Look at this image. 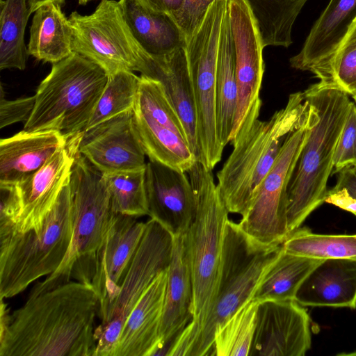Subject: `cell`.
Instances as JSON below:
<instances>
[{
    "instance_id": "6da1fadb",
    "label": "cell",
    "mask_w": 356,
    "mask_h": 356,
    "mask_svg": "<svg viewBox=\"0 0 356 356\" xmlns=\"http://www.w3.org/2000/svg\"><path fill=\"white\" fill-rule=\"evenodd\" d=\"M99 305L91 284L70 280L1 307L0 356H94Z\"/></svg>"
},
{
    "instance_id": "7a4b0ae2",
    "label": "cell",
    "mask_w": 356,
    "mask_h": 356,
    "mask_svg": "<svg viewBox=\"0 0 356 356\" xmlns=\"http://www.w3.org/2000/svg\"><path fill=\"white\" fill-rule=\"evenodd\" d=\"M303 92L308 133L287 188L289 234L325 202L335 147L352 103L346 92L319 81Z\"/></svg>"
},
{
    "instance_id": "3957f363",
    "label": "cell",
    "mask_w": 356,
    "mask_h": 356,
    "mask_svg": "<svg viewBox=\"0 0 356 356\" xmlns=\"http://www.w3.org/2000/svg\"><path fill=\"white\" fill-rule=\"evenodd\" d=\"M254 107L229 143L233 150L217 173V187L229 213H244L277 159L286 138L305 121L304 92L289 95L286 106L265 121Z\"/></svg>"
},
{
    "instance_id": "277c9868",
    "label": "cell",
    "mask_w": 356,
    "mask_h": 356,
    "mask_svg": "<svg viewBox=\"0 0 356 356\" xmlns=\"http://www.w3.org/2000/svg\"><path fill=\"white\" fill-rule=\"evenodd\" d=\"M196 198L195 218L185 234L193 284V319L177 339L174 352L181 354L203 324L209 311L219 273L227 211L212 170L195 161L186 172Z\"/></svg>"
},
{
    "instance_id": "5b68a950",
    "label": "cell",
    "mask_w": 356,
    "mask_h": 356,
    "mask_svg": "<svg viewBox=\"0 0 356 356\" xmlns=\"http://www.w3.org/2000/svg\"><path fill=\"white\" fill-rule=\"evenodd\" d=\"M282 250V244L262 243L245 233L238 224L228 219L209 311L181 356L212 355L216 330L252 300L264 273Z\"/></svg>"
},
{
    "instance_id": "8992f818",
    "label": "cell",
    "mask_w": 356,
    "mask_h": 356,
    "mask_svg": "<svg viewBox=\"0 0 356 356\" xmlns=\"http://www.w3.org/2000/svg\"><path fill=\"white\" fill-rule=\"evenodd\" d=\"M69 186L73 226L70 247L60 266L44 280L37 282L29 296L52 289L72 278L92 284L97 253L114 211L102 173L79 150L71 170Z\"/></svg>"
},
{
    "instance_id": "52a82bcc",
    "label": "cell",
    "mask_w": 356,
    "mask_h": 356,
    "mask_svg": "<svg viewBox=\"0 0 356 356\" xmlns=\"http://www.w3.org/2000/svg\"><path fill=\"white\" fill-rule=\"evenodd\" d=\"M69 181L42 225L20 232L0 229V298H13L62 264L72 238Z\"/></svg>"
},
{
    "instance_id": "ba28073f",
    "label": "cell",
    "mask_w": 356,
    "mask_h": 356,
    "mask_svg": "<svg viewBox=\"0 0 356 356\" xmlns=\"http://www.w3.org/2000/svg\"><path fill=\"white\" fill-rule=\"evenodd\" d=\"M108 77L101 67L75 52L53 63L37 89L23 130L58 131L68 138L83 131Z\"/></svg>"
},
{
    "instance_id": "9c48e42d",
    "label": "cell",
    "mask_w": 356,
    "mask_h": 356,
    "mask_svg": "<svg viewBox=\"0 0 356 356\" xmlns=\"http://www.w3.org/2000/svg\"><path fill=\"white\" fill-rule=\"evenodd\" d=\"M227 5L228 0H214L184 46L196 109L198 161L211 170L220 161L223 152L216 129V79Z\"/></svg>"
},
{
    "instance_id": "30bf717a",
    "label": "cell",
    "mask_w": 356,
    "mask_h": 356,
    "mask_svg": "<svg viewBox=\"0 0 356 356\" xmlns=\"http://www.w3.org/2000/svg\"><path fill=\"white\" fill-rule=\"evenodd\" d=\"M173 236L149 218L120 290L111 304L99 312L94 356H113L124 322L154 278L170 264Z\"/></svg>"
},
{
    "instance_id": "8fae6325",
    "label": "cell",
    "mask_w": 356,
    "mask_h": 356,
    "mask_svg": "<svg viewBox=\"0 0 356 356\" xmlns=\"http://www.w3.org/2000/svg\"><path fill=\"white\" fill-rule=\"evenodd\" d=\"M72 50L101 67L108 74L120 71L143 72L149 55L136 41L118 1L102 0L95 11L69 17Z\"/></svg>"
},
{
    "instance_id": "7c38bea8",
    "label": "cell",
    "mask_w": 356,
    "mask_h": 356,
    "mask_svg": "<svg viewBox=\"0 0 356 356\" xmlns=\"http://www.w3.org/2000/svg\"><path fill=\"white\" fill-rule=\"evenodd\" d=\"M133 117L149 160L187 172L197 160L183 124L159 81L140 76Z\"/></svg>"
},
{
    "instance_id": "4fadbf2b",
    "label": "cell",
    "mask_w": 356,
    "mask_h": 356,
    "mask_svg": "<svg viewBox=\"0 0 356 356\" xmlns=\"http://www.w3.org/2000/svg\"><path fill=\"white\" fill-rule=\"evenodd\" d=\"M308 133L304 123L289 134L273 165L241 215L238 225L257 241L281 245L289 236L287 188Z\"/></svg>"
},
{
    "instance_id": "5bb4252c",
    "label": "cell",
    "mask_w": 356,
    "mask_h": 356,
    "mask_svg": "<svg viewBox=\"0 0 356 356\" xmlns=\"http://www.w3.org/2000/svg\"><path fill=\"white\" fill-rule=\"evenodd\" d=\"M227 13L238 84V101L231 140L251 110L262 104L259 93L265 70L263 56L265 46L248 0H228Z\"/></svg>"
},
{
    "instance_id": "9a60e30c",
    "label": "cell",
    "mask_w": 356,
    "mask_h": 356,
    "mask_svg": "<svg viewBox=\"0 0 356 356\" xmlns=\"http://www.w3.org/2000/svg\"><path fill=\"white\" fill-rule=\"evenodd\" d=\"M309 316L295 300L258 302L249 356H304L310 349Z\"/></svg>"
},
{
    "instance_id": "2e32d148",
    "label": "cell",
    "mask_w": 356,
    "mask_h": 356,
    "mask_svg": "<svg viewBox=\"0 0 356 356\" xmlns=\"http://www.w3.org/2000/svg\"><path fill=\"white\" fill-rule=\"evenodd\" d=\"M78 150L104 175L137 171L147 165L133 111L82 131Z\"/></svg>"
},
{
    "instance_id": "e0dca14e",
    "label": "cell",
    "mask_w": 356,
    "mask_h": 356,
    "mask_svg": "<svg viewBox=\"0 0 356 356\" xmlns=\"http://www.w3.org/2000/svg\"><path fill=\"white\" fill-rule=\"evenodd\" d=\"M81 135L70 137L67 145L42 168L14 185L19 211L16 224L10 227L25 232L42 225L69 181Z\"/></svg>"
},
{
    "instance_id": "ac0fdd59",
    "label": "cell",
    "mask_w": 356,
    "mask_h": 356,
    "mask_svg": "<svg viewBox=\"0 0 356 356\" xmlns=\"http://www.w3.org/2000/svg\"><path fill=\"white\" fill-rule=\"evenodd\" d=\"M186 172L149 160L145 188L149 218L173 236L185 234L196 213V198Z\"/></svg>"
},
{
    "instance_id": "d6986e66",
    "label": "cell",
    "mask_w": 356,
    "mask_h": 356,
    "mask_svg": "<svg viewBox=\"0 0 356 356\" xmlns=\"http://www.w3.org/2000/svg\"><path fill=\"white\" fill-rule=\"evenodd\" d=\"M138 218L114 212L97 251L91 284L99 297V312L106 308L117 296L140 242L146 222Z\"/></svg>"
},
{
    "instance_id": "ffe728a7",
    "label": "cell",
    "mask_w": 356,
    "mask_h": 356,
    "mask_svg": "<svg viewBox=\"0 0 356 356\" xmlns=\"http://www.w3.org/2000/svg\"><path fill=\"white\" fill-rule=\"evenodd\" d=\"M355 19L356 0H330L300 52L289 59L290 65L311 72L323 82L332 56Z\"/></svg>"
},
{
    "instance_id": "44dd1931",
    "label": "cell",
    "mask_w": 356,
    "mask_h": 356,
    "mask_svg": "<svg viewBox=\"0 0 356 356\" xmlns=\"http://www.w3.org/2000/svg\"><path fill=\"white\" fill-rule=\"evenodd\" d=\"M173 237L159 346L155 355H168L174 342L193 319V284L185 234Z\"/></svg>"
},
{
    "instance_id": "7402d4cb",
    "label": "cell",
    "mask_w": 356,
    "mask_h": 356,
    "mask_svg": "<svg viewBox=\"0 0 356 356\" xmlns=\"http://www.w3.org/2000/svg\"><path fill=\"white\" fill-rule=\"evenodd\" d=\"M168 268L154 278L127 316L113 356L155 355L159 346Z\"/></svg>"
},
{
    "instance_id": "603a6c76",
    "label": "cell",
    "mask_w": 356,
    "mask_h": 356,
    "mask_svg": "<svg viewBox=\"0 0 356 356\" xmlns=\"http://www.w3.org/2000/svg\"><path fill=\"white\" fill-rule=\"evenodd\" d=\"M58 131H25L0 140V185H16L42 168L67 143Z\"/></svg>"
},
{
    "instance_id": "cb8c5ba5",
    "label": "cell",
    "mask_w": 356,
    "mask_h": 356,
    "mask_svg": "<svg viewBox=\"0 0 356 356\" xmlns=\"http://www.w3.org/2000/svg\"><path fill=\"white\" fill-rule=\"evenodd\" d=\"M184 46L163 56H149L140 75L161 84L183 124L188 145L199 161L196 109Z\"/></svg>"
},
{
    "instance_id": "d4e9b609",
    "label": "cell",
    "mask_w": 356,
    "mask_h": 356,
    "mask_svg": "<svg viewBox=\"0 0 356 356\" xmlns=\"http://www.w3.org/2000/svg\"><path fill=\"white\" fill-rule=\"evenodd\" d=\"M295 300L304 307L355 309L356 260H323L302 282Z\"/></svg>"
},
{
    "instance_id": "484cf974",
    "label": "cell",
    "mask_w": 356,
    "mask_h": 356,
    "mask_svg": "<svg viewBox=\"0 0 356 356\" xmlns=\"http://www.w3.org/2000/svg\"><path fill=\"white\" fill-rule=\"evenodd\" d=\"M118 2L131 33L149 55L163 56L184 45V36L170 16L152 11L138 0Z\"/></svg>"
},
{
    "instance_id": "4316f807",
    "label": "cell",
    "mask_w": 356,
    "mask_h": 356,
    "mask_svg": "<svg viewBox=\"0 0 356 356\" xmlns=\"http://www.w3.org/2000/svg\"><path fill=\"white\" fill-rule=\"evenodd\" d=\"M73 31L61 6L47 3L35 13L30 29L28 52L38 60L55 63L72 53Z\"/></svg>"
},
{
    "instance_id": "83f0119b",
    "label": "cell",
    "mask_w": 356,
    "mask_h": 356,
    "mask_svg": "<svg viewBox=\"0 0 356 356\" xmlns=\"http://www.w3.org/2000/svg\"><path fill=\"white\" fill-rule=\"evenodd\" d=\"M237 101L234 49L227 12L221 30L216 79V129L222 149L229 143Z\"/></svg>"
},
{
    "instance_id": "f1b7e54d",
    "label": "cell",
    "mask_w": 356,
    "mask_h": 356,
    "mask_svg": "<svg viewBox=\"0 0 356 356\" xmlns=\"http://www.w3.org/2000/svg\"><path fill=\"white\" fill-rule=\"evenodd\" d=\"M322 261L286 252L282 247L278 257L264 273L252 300H295L302 282Z\"/></svg>"
},
{
    "instance_id": "f546056e",
    "label": "cell",
    "mask_w": 356,
    "mask_h": 356,
    "mask_svg": "<svg viewBox=\"0 0 356 356\" xmlns=\"http://www.w3.org/2000/svg\"><path fill=\"white\" fill-rule=\"evenodd\" d=\"M0 8V69L23 70L29 55L24 42L32 14L28 0H1Z\"/></svg>"
},
{
    "instance_id": "4dcf8cb0",
    "label": "cell",
    "mask_w": 356,
    "mask_h": 356,
    "mask_svg": "<svg viewBox=\"0 0 356 356\" xmlns=\"http://www.w3.org/2000/svg\"><path fill=\"white\" fill-rule=\"evenodd\" d=\"M285 252L314 259L356 260L355 234H319L306 227L291 233L282 243Z\"/></svg>"
},
{
    "instance_id": "1f68e13d",
    "label": "cell",
    "mask_w": 356,
    "mask_h": 356,
    "mask_svg": "<svg viewBox=\"0 0 356 356\" xmlns=\"http://www.w3.org/2000/svg\"><path fill=\"white\" fill-rule=\"evenodd\" d=\"M258 302L250 300L216 330L212 355L249 356Z\"/></svg>"
},
{
    "instance_id": "d6a6232c",
    "label": "cell",
    "mask_w": 356,
    "mask_h": 356,
    "mask_svg": "<svg viewBox=\"0 0 356 356\" xmlns=\"http://www.w3.org/2000/svg\"><path fill=\"white\" fill-rule=\"evenodd\" d=\"M139 79L140 76L129 71H120L109 75L83 131L115 116L132 111L136 99Z\"/></svg>"
},
{
    "instance_id": "836d02e7",
    "label": "cell",
    "mask_w": 356,
    "mask_h": 356,
    "mask_svg": "<svg viewBox=\"0 0 356 356\" xmlns=\"http://www.w3.org/2000/svg\"><path fill=\"white\" fill-rule=\"evenodd\" d=\"M102 175L114 212L136 217L149 216L145 168Z\"/></svg>"
},
{
    "instance_id": "e575fe53",
    "label": "cell",
    "mask_w": 356,
    "mask_h": 356,
    "mask_svg": "<svg viewBox=\"0 0 356 356\" xmlns=\"http://www.w3.org/2000/svg\"><path fill=\"white\" fill-rule=\"evenodd\" d=\"M320 83L356 97V19L332 56L325 80Z\"/></svg>"
},
{
    "instance_id": "d590c367",
    "label": "cell",
    "mask_w": 356,
    "mask_h": 356,
    "mask_svg": "<svg viewBox=\"0 0 356 356\" xmlns=\"http://www.w3.org/2000/svg\"><path fill=\"white\" fill-rule=\"evenodd\" d=\"M356 165V104L351 103L333 156L332 175Z\"/></svg>"
},
{
    "instance_id": "8d00e7d4",
    "label": "cell",
    "mask_w": 356,
    "mask_h": 356,
    "mask_svg": "<svg viewBox=\"0 0 356 356\" xmlns=\"http://www.w3.org/2000/svg\"><path fill=\"white\" fill-rule=\"evenodd\" d=\"M337 175V183L328 190L325 202L356 216V165L344 168Z\"/></svg>"
},
{
    "instance_id": "74e56055",
    "label": "cell",
    "mask_w": 356,
    "mask_h": 356,
    "mask_svg": "<svg viewBox=\"0 0 356 356\" xmlns=\"http://www.w3.org/2000/svg\"><path fill=\"white\" fill-rule=\"evenodd\" d=\"M214 0H183L181 8L172 19L184 36L189 38L202 21Z\"/></svg>"
},
{
    "instance_id": "f35d334b",
    "label": "cell",
    "mask_w": 356,
    "mask_h": 356,
    "mask_svg": "<svg viewBox=\"0 0 356 356\" xmlns=\"http://www.w3.org/2000/svg\"><path fill=\"white\" fill-rule=\"evenodd\" d=\"M35 95L7 100L3 97V90L1 89L0 101V127L3 128L18 122H26L33 109Z\"/></svg>"
},
{
    "instance_id": "ab89813d",
    "label": "cell",
    "mask_w": 356,
    "mask_h": 356,
    "mask_svg": "<svg viewBox=\"0 0 356 356\" xmlns=\"http://www.w3.org/2000/svg\"><path fill=\"white\" fill-rule=\"evenodd\" d=\"M149 10L171 17L181 8L183 0H138Z\"/></svg>"
},
{
    "instance_id": "60d3db41",
    "label": "cell",
    "mask_w": 356,
    "mask_h": 356,
    "mask_svg": "<svg viewBox=\"0 0 356 356\" xmlns=\"http://www.w3.org/2000/svg\"><path fill=\"white\" fill-rule=\"evenodd\" d=\"M47 3H54L63 7L65 3V0H28L29 6L32 13Z\"/></svg>"
},
{
    "instance_id": "b9f144b4",
    "label": "cell",
    "mask_w": 356,
    "mask_h": 356,
    "mask_svg": "<svg viewBox=\"0 0 356 356\" xmlns=\"http://www.w3.org/2000/svg\"><path fill=\"white\" fill-rule=\"evenodd\" d=\"M92 1H94V0H78L79 1V3L80 5H86L87 4L88 2H90Z\"/></svg>"
},
{
    "instance_id": "7bdbcfd3",
    "label": "cell",
    "mask_w": 356,
    "mask_h": 356,
    "mask_svg": "<svg viewBox=\"0 0 356 356\" xmlns=\"http://www.w3.org/2000/svg\"><path fill=\"white\" fill-rule=\"evenodd\" d=\"M341 355H353V356H356V351L353 352V353H343V354H341Z\"/></svg>"
},
{
    "instance_id": "ee69618b",
    "label": "cell",
    "mask_w": 356,
    "mask_h": 356,
    "mask_svg": "<svg viewBox=\"0 0 356 356\" xmlns=\"http://www.w3.org/2000/svg\"><path fill=\"white\" fill-rule=\"evenodd\" d=\"M291 1L298 2V3H306L307 0H289Z\"/></svg>"
},
{
    "instance_id": "f6af8a7d",
    "label": "cell",
    "mask_w": 356,
    "mask_h": 356,
    "mask_svg": "<svg viewBox=\"0 0 356 356\" xmlns=\"http://www.w3.org/2000/svg\"><path fill=\"white\" fill-rule=\"evenodd\" d=\"M353 100H354V102L356 104V97H353Z\"/></svg>"
}]
</instances>
